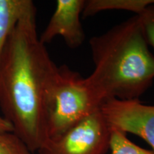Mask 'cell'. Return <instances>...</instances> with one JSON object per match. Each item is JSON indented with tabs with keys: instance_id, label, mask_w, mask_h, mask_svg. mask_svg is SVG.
I'll return each instance as SVG.
<instances>
[{
	"instance_id": "6da1fadb",
	"label": "cell",
	"mask_w": 154,
	"mask_h": 154,
	"mask_svg": "<svg viewBox=\"0 0 154 154\" xmlns=\"http://www.w3.org/2000/svg\"><path fill=\"white\" fill-rule=\"evenodd\" d=\"M58 72L38 36L34 4L19 19L0 57V109L31 153L49 139Z\"/></svg>"
},
{
	"instance_id": "7a4b0ae2",
	"label": "cell",
	"mask_w": 154,
	"mask_h": 154,
	"mask_svg": "<svg viewBox=\"0 0 154 154\" xmlns=\"http://www.w3.org/2000/svg\"><path fill=\"white\" fill-rule=\"evenodd\" d=\"M93 72L86 77L103 102L138 99L154 80V55L150 51L138 15L89 40Z\"/></svg>"
},
{
	"instance_id": "3957f363",
	"label": "cell",
	"mask_w": 154,
	"mask_h": 154,
	"mask_svg": "<svg viewBox=\"0 0 154 154\" xmlns=\"http://www.w3.org/2000/svg\"><path fill=\"white\" fill-rule=\"evenodd\" d=\"M102 103L86 78L66 65L59 66L49 116V138L64 134L99 110Z\"/></svg>"
},
{
	"instance_id": "277c9868",
	"label": "cell",
	"mask_w": 154,
	"mask_h": 154,
	"mask_svg": "<svg viewBox=\"0 0 154 154\" xmlns=\"http://www.w3.org/2000/svg\"><path fill=\"white\" fill-rule=\"evenodd\" d=\"M111 129L99 110L64 134L49 138L38 154H106Z\"/></svg>"
},
{
	"instance_id": "5b68a950",
	"label": "cell",
	"mask_w": 154,
	"mask_h": 154,
	"mask_svg": "<svg viewBox=\"0 0 154 154\" xmlns=\"http://www.w3.org/2000/svg\"><path fill=\"white\" fill-rule=\"evenodd\" d=\"M100 111L111 129L139 136L154 152V106L146 105L138 99H108Z\"/></svg>"
},
{
	"instance_id": "8992f818",
	"label": "cell",
	"mask_w": 154,
	"mask_h": 154,
	"mask_svg": "<svg viewBox=\"0 0 154 154\" xmlns=\"http://www.w3.org/2000/svg\"><path fill=\"white\" fill-rule=\"evenodd\" d=\"M84 4L85 0H57L54 12L39 36L40 42L46 45L59 36L71 49L81 47L86 37L81 22Z\"/></svg>"
},
{
	"instance_id": "52a82bcc",
	"label": "cell",
	"mask_w": 154,
	"mask_h": 154,
	"mask_svg": "<svg viewBox=\"0 0 154 154\" xmlns=\"http://www.w3.org/2000/svg\"><path fill=\"white\" fill-rule=\"evenodd\" d=\"M33 5L32 0H0V57L19 19Z\"/></svg>"
},
{
	"instance_id": "ba28073f",
	"label": "cell",
	"mask_w": 154,
	"mask_h": 154,
	"mask_svg": "<svg viewBox=\"0 0 154 154\" xmlns=\"http://www.w3.org/2000/svg\"><path fill=\"white\" fill-rule=\"evenodd\" d=\"M152 5L154 0H85L82 16L87 18L109 10L128 11L139 15Z\"/></svg>"
},
{
	"instance_id": "9c48e42d",
	"label": "cell",
	"mask_w": 154,
	"mask_h": 154,
	"mask_svg": "<svg viewBox=\"0 0 154 154\" xmlns=\"http://www.w3.org/2000/svg\"><path fill=\"white\" fill-rule=\"evenodd\" d=\"M111 154H154L152 150L140 147L128 139L126 134L111 129L110 141Z\"/></svg>"
},
{
	"instance_id": "30bf717a",
	"label": "cell",
	"mask_w": 154,
	"mask_h": 154,
	"mask_svg": "<svg viewBox=\"0 0 154 154\" xmlns=\"http://www.w3.org/2000/svg\"><path fill=\"white\" fill-rule=\"evenodd\" d=\"M0 154H32L27 146L13 132L0 133Z\"/></svg>"
},
{
	"instance_id": "8fae6325",
	"label": "cell",
	"mask_w": 154,
	"mask_h": 154,
	"mask_svg": "<svg viewBox=\"0 0 154 154\" xmlns=\"http://www.w3.org/2000/svg\"><path fill=\"white\" fill-rule=\"evenodd\" d=\"M138 17L146 42L154 51V5L149 6Z\"/></svg>"
},
{
	"instance_id": "7c38bea8",
	"label": "cell",
	"mask_w": 154,
	"mask_h": 154,
	"mask_svg": "<svg viewBox=\"0 0 154 154\" xmlns=\"http://www.w3.org/2000/svg\"><path fill=\"white\" fill-rule=\"evenodd\" d=\"M13 131H14V128H13L12 125L4 117L0 116V133Z\"/></svg>"
}]
</instances>
